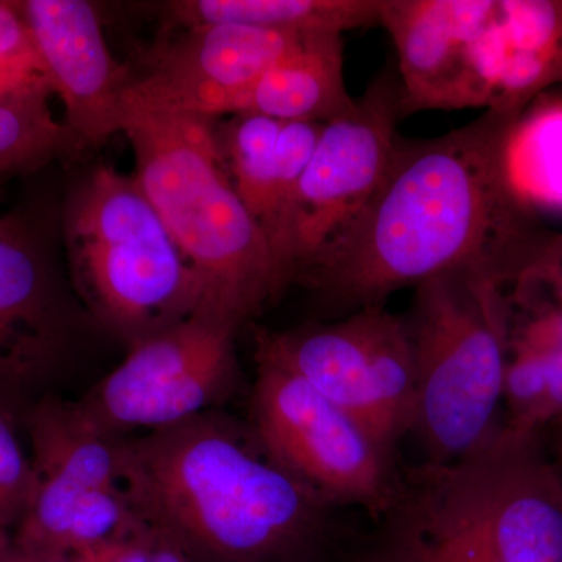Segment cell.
I'll use <instances>...</instances> for the list:
<instances>
[{"label": "cell", "mask_w": 562, "mask_h": 562, "mask_svg": "<svg viewBox=\"0 0 562 562\" xmlns=\"http://www.w3.org/2000/svg\"><path fill=\"white\" fill-rule=\"evenodd\" d=\"M519 114L486 110L438 138H401L382 187L299 283L350 313L446 276L516 286L552 235L506 176V140Z\"/></svg>", "instance_id": "cell-1"}, {"label": "cell", "mask_w": 562, "mask_h": 562, "mask_svg": "<svg viewBox=\"0 0 562 562\" xmlns=\"http://www.w3.org/2000/svg\"><path fill=\"white\" fill-rule=\"evenodd\" d=\"M116 449L138 517L214 562H327L361 539L333 532L330 503L210 420Z\"/></svg>", "instance_id": "cell-2"}, {"label": "cell", "mask_w": 562, "mask_h": 562, "mask_svg": "<svg viewBox=\"0 0 562 562\" xmlns=\"http://www.w3.org/2000/svg\"><path fill=\"white\" fill-rule=\"evenodd\" d=\"M121 133L135 155L133 176L201 284L195 316L238 330L290 281L228 179L214 120L125 95Z\"/></svg>", "instance_id": "cell-3"}, {"label": "cell", "mask_w": 562, "mask_h": 562, "mask_svg": "<svg viewBox=\"0 0 562 562\" xmlns=\"http://www.w3.org/2000/svg\"><path fill=\"white\" fill-rule=\"evenodd\" d=\"M60 235L77 291L132 346L198 314V277L135 176L98 166L77 181Z\"/></svg>", "instance_id": "cell-4"}, {"label": "cell", "mask_w": 562, "mask_h": 562, "mask_svg": "<svg viewBox=\"0 0 562 562\" xmlns=\"http://www.w3.org/2000/svg\"><path fill=\"white\" fill-rule=\"evenodd\" d=\"M416 360L413 430L428 468L468 461L497 432L508 364L505 288L479 276H446L416 288L406 314Z\"/></svg>", "instance_id": "cell-5"}, {"label": "cell", "mask_w": 562, "mask_h": 562, "mask_svg": "<svg viewBox=\"0 0 562 562\" xmlns=\"http://www.w3.org/2000/svg\"><path fill=\"white\" fill-rule=\"evenodd\" d=\"M254 424L266 457L333 506L373 517L402 497L391 457L257 335Z\"/></svg>", "instance_id": "cell-6"}, {"label": "cell", "mask_w": 562, "mask_h": 562, "mask_svg": "<svg viewBox=\"0 0 562 562\" xmlns=\"http://www.w3.org/2000/svg\"><path fill=\"white\" fill-rule=\"evenodd\" d=\"M260 333L295 372L357 422L387 457L398 439L413 430L417 375L405 317L376 305L331 324Z\"/></svg>", "instance_id": "cell-7"}, {"label": "cell", "mask_w": 562, "mask_h": 562, "mask_svg": "<svg viewBox=\"0 0 562 562\" xmlns=\"http://www.w3.org/2000/svg\"><path fill=\"white\" fill-rule=\"evenodd\" d=\"M401 81L384 70L346 113L322 128L306 166L286 238L292 281L371 202L390 171L402 136Z\"/></svg>", "instance_id": "cell-8"}, {"label": "cell", "mask_w": 562, "mask_h": 562, "mask_svg": "<svg viewBox=\"0 0 562 562\" xmlns=\"http://www.w3.org/2000/svg\"><path fill=\"white\" fill-rule=\"evenodd\" d=\"M58 222L41 203L0 216V408L16 419L27 412L29 391L55 371L68 349Z\"/></svg>", "instance_id": "cell-9"}, {"label": "cell", "mask_w": 562, "mask_h": 562, "mask_svg": "<svg viewBox=\"0 0 562 562\" xmlns=\"http://www.w3.org/2000/svg\"><path fill=\"white\" fill-rule=\"evenodd\" d=\"M236 328L192 316L132 346L121 366L80 406L102 432L110 427H169L198 416L235 371Z\"/></svg>", "instance_id": "cell-10"}, {"label": "cell", "mask_w": 562, "mask_h": 562, "mask_svg": "<svg viewBox=\"0 0 562 562\" xmlns=\"http://www.w3.org/2000/svg\"><path fill=\"white\" fill-rule=\"evenodd\" d=\"M497 0H380L397 52L405 116L490 109L497 79Z\"/></svg>", "instance_id": "cell-11"}, {"label": "cell", "mask_w": 562, "mask_h": 562, "mask_svg": "<svg viewBox=\"0 0 562 562\" xmlns=\"http://www.w3.org/2000/svg\"><path fill=\"white\" fill-rule=\"evenodd\" d=\"M181 29L151 50L125 95L210 120L241 113L250 88L305 36L231 22Z\"/></svg>", "instance_id": "cell-12"}, {"label": "cell", "mask_w": 562, "mask_h": 562, "mask_svg": "<svg viewBox=\"0 0 562 562\" xmlns=\"http://www.w3.org/2000/svg\"><path fill=\"white\" fill-rule=\"evenodd\" d=\"M66 125L90 147L121 133L132 74L111 57L101 18L85 0H16Z\"/></svg>", "instance_id": "cell-13"}, {"label": "cell", "mask_w": 562, "mask_h": 562, "mask_svg": "<svg viewBox=\"0 0 562 562\" xmlns=\"http://www.w3.org/2000/svg\"><path fill=\"white\" fill-rule=\"evenodd\" d=\"M471 462L498 562H562V475L535 438L497 432Z\"/></svg>", "instance_id": "cell-14"}, {"label": "cell", "mask_w": 562, "mask_h": 562, "mask_svg": "<svg viewBox=\"0 0 562 562\" xmlns=\"http://www.w3.org/2000/svg\"><path fill=\"white\" fill-rule=\"evenodd\" d=\"M412 562H498L482 492L469 462L428 468L390 514Z\"/></svg>", "instance_id": "cell-15"}, {"label": "cell", "mask_w": 562, "mask_h": 562, "mask_svg": "<svg viewBox=\"0 0 562 562\" xmlns=\"http://www.w3.org/2000/svg\"><path fill=\"white\" fill-rule=\"evenodd\" d=\"M344 81L342 35H305L244 98L241 113L327 124L353 105Z\"/></svg>", "instance_id": "cell-16"}, {"label": "cell", "mask_w": 562, "mask_h": 562, "mask_svg": "<svg viewBox=\"0 0 562 562\" xmlns=\"http://www.w3.org/2000/svg\"><path fill=\"white\" fill-rule=\"evenodd\" d=\"M498 74L490 110L522 113L562 88V0H497Z\"/></svg>", "instance_id": "cell-17"}, {"label": "cell", "mask_w": 562, "mask_h": 562, "mask_svg": "<svg viewBox=\"0 0 562 562\" xmlns=\"http://www.w3.org/2000/svg\"><path fill=\"white\" fill-rule=\"evenodd\" d=\"M165 7L177 27L231 22L297 35H342L380 25V0H176Z\"/></svg>", "instance_id": "cell-18"}, {"label": "cell", "mask_w": 562, "mask_h": 562, "mask_svg": "<svg viewBox=\"0 0 562 562\" xmlns=\"http://www.w3.org/2000/svg\"><path fill=\"white\" fill-rule=\"evenodd\" d=\"M505 165L514 195L532 216L562 213V88L536 98L514 121Z\"/></svg>", "instance_id": "cell-19"}, {"label": "cell", "mask_w": 562, "mask_h": 562, "mask_svg": "<svg viewBox=\"0 0 562 562\" xmlns=\"http://www.w3.org/2000/svg\"><path fill=\"white\" fill-rule=\"evenodd\" d=\"M281 125L283 122L254 113L233 114L225 122L214 121L228 179L271 247L277 228V143Z\"/></svg>", "instance_id": "cell-20"}, {"label": "cell", "mask_w": 562, "mask_h": 562, "mask_svg": "<svg viewBox=\"0 0 562 562\" xmlns=\"http://www.w3.org/2000/svg\"><path fill=\"white\" fill-rule=\"evenodd\" d=\"M87 149L50 105H0V177L29 176Z\"/></svg>", "instance_id": "cell-21"}, {"label": "cell", "mask_w": 562, "mask_h": 562, "mask_svg": "<svg viewBox=\"0 0 562 562\" xmlns=\"http://www.w3.org/2000/svg\"><path fill=\"white\" fill-rule=\"evenodd\" d=\"M49 76L16 0H0V105H49Z\"/></svg>", "instance_id": "cell-22"}, {"label": "cell", "mask_w": 562, "mask_h": 562, "mask_svg": "<svg viewBox=\"0 0 562 562\" xmlns=\"http://www.w3.org/2000/svg\"><path fill=\"white\" fill-rule=\"evenodd\" d=\"M16 417L0 408V536L16 527L31 506L35 490L32 461L18 438Z\"/></svg>", "instance_id": "cell-23"}, {"label": "cell", "mask_w": 562, "mask_h": 562, "mask_svg": "<svg viewBox=\"0 0 562 562\" xmlns=\"http://www.w3.org/2000/svg\"><path fill=\"white\" fill-rule=\"evenodd\" d=\"M514 288L546 292L562 308V232L549 236L538 257Z\"/></svg>", "instance_id": "cell-24"}, {"label": "cell", "mask_w": 562, "mask_h": 562, "mask_svg": "<svg viewBox=\"0 0 562 562\" xmlns=\"http://www.w3.org/2000/svg\"><path fill=\"white\" fill-rule=\"evenodd\" d=\"M327 562H412V558L397 525L386 520L382 531L361 538Z\"/></svg>", "instance_id": "cell-25"}, {"label": "cell", "mask_w": 562, "mask_h": 562, "mask_svg": "<svg viewBox=\"0 0 562 562\" xmlns=\"http://www.w3.org/2000/svg\"><path fill=\"white\" fill-rule=\"evenodd\" d=\"M522 351V350H520ZM530 353V351H528ZM541 357L543 364V380H546V401L543 414L546 424L562 419V349L550 353H532Z\"/></svg>", "instance_id": "cell-26"}, {"label": "cell", "mask_w": 562, "mask_h": 562, "mask_svg": "<svg viewBox=\"0 0 562 562\" xmlns=\"http://www.w3.org/2000/svg\"><path fill=\"white\" fill-rule=\"evenodd\" d=\"M0 561L2 562H66V558L57 557V554L33 552V550L7 549L3 547L0 552Z\"/></svg>", "instance_id": "cell-27"}, {"label": "cell", "mask_w": 562, "mask_h": 562, "mask_svg": "<svg viewBox=\"0 0 562 562\" xmlns=\"http://www.w3.org/2000/svg\"><path fill=\"white\" fill-rule=\"evenodd\" d=\"M149 562H190L184 557L183 550L171 539L161 535L160 538L155 539L154 550H151Z\"/></svg>", "instance_id": "cell-28"}, {"label": "cell", "mask_w": 562, "mask_h": 562, "mask_svg": "<svg viewBox=\"0 0 562 562\" xmlns=\"http://www.w3.org/2000/svg\"><path fill=\"white\" fill-rule=\"evenodd\" d=\"M558 427V458H560V469L558 471L561 472L562 475V419L554 422Z\"/></svg>", "instance_id": "cell-29"}, {"label": "cell", "mask_w": 562, "mask_h": 562, "mask_svg": "<svg viewBox=\"0 0 562 562\" xmlns=\"http://www.w3.org/2000/svg\"><path fill=\"white\" fill-rule=\"evenodd\" d=\"M2 549H3V542L0 543V552H2ZM0 562H2V561H0Z\"/></svg>", "instance_id": "cell-30"}]
</instances>
